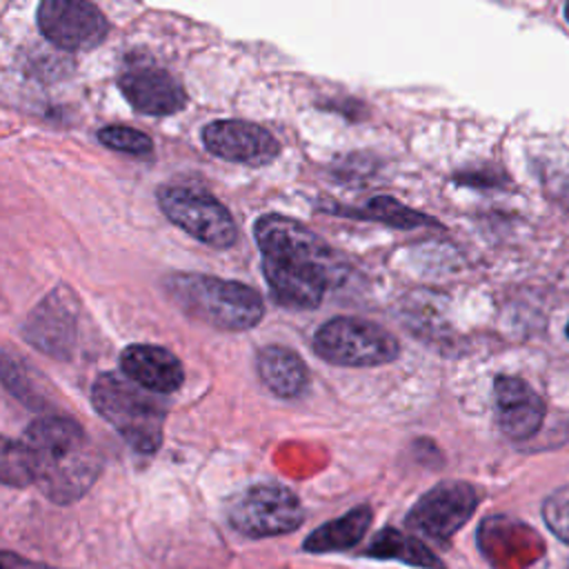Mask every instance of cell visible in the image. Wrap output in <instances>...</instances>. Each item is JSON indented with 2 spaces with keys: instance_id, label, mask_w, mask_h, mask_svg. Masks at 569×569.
I'll return each mask as SVG.
<instances>
[{
  "instance_id": "7a4b0ae2",
  "label": "cell",
  "mask_w": 569,
  "mask_h": 569,
  "mask_svg": "<svg viewBox=\"0 0 569 569\" xmlns=\"http://www.w3.org/2000/svg\"><path fill=\"white\" fill-rule=\"evenodd\" d=\"M33 458L36 485L60 505L82 498L100 473V456L84 429L62 416L33 420L22 440Z\"/></svg>"
},
{
  "instance_id": "8fae6325",
  "label": "cell",
  "mask_w": 569,
  "mask_h": 569,
  "mask_svg": "<svg viewBox=\"0 0 569 569\" xmlns=\"http://www.w3.org/2000/svg\"><path fill=\"white\" fill-rule=\"evenodd\" d=\"M204 149L222 160L240 164H267L278 153L276 138L247 120H216L202 129Z\"/></svg>"
},
{
  "instance_id": "cb8c5ba5",
  "label": "cell",
  "mask_w": 569,
  "mask_h": 569,
  "mask_svg": "<svg viewBox=\"0 0 569 569\" xmlns=\"http://www.w3.org/2000/svg\"><path fill=\"white\" fill-rule=\"evenodd\" d=\"M567 338H569V322H567Z\"/></svg>"
},
{
  "instance_id": "9c48e42d",
  "label": "cell",
  "mask_w": 569,
  "mask_h": 569,
  "mask_svg": "<svg viewBox=\"0 0 569 569\" xmlns=\"http://www.w3.org/2000/svg\"><path fill=\"white\" fill-rule=\"evenodd\" d=\"M38 29L60 49L84 51L104 40L109 24L102 11L89 2L47 0L38 7Z\"/></svg>"
},
{
  "instance_id": "7402d4cb",
  "label": "cell",
  "mask_w": 569,
  "mask_h": 569,
  "mask_svg": "<svg viewBox=\"0 0 569 569\" xmlns=\"http://www.w3.org/2000/svg\"><path fill=\"white\" fill-rule=\"evenodd\" d=\"M0 569H53V567L22 558L13 551H0Z\"/></svg>"
},
{
  "instance_id": "4fadbf2b",
  "label": "cell",
  "mask_w": 569,
  "mask_h": 569,
  "mask_svg": "<svg viewBox=\"0 0 569 569\" xmlns=\"http://www.w3.org/2000/svg\"><path fill=\"white\" fill-rule=\"evenodd\" d=\"M118 84L133 109L147 116H169L184 107L187 93L180 82L164 69L153 64L127 67Z\"/></svg>"
},
{
  "instance_id": "ffe728a7",
  "label": "cell",
  "mask_w": 569,
  "mask_h": 569,
  "mask_svg": "<svg viewBox=\"0 0 569 569\" xmlns=\"http://www.w3.org/2000/svg\"><path fill=\"white\" fill-rule=\"evenodd\" d=\"M98 140L109 149H116L122 153H133V156H147L153 149V142L147 133H142L133 127H122V124L102 127L98 131Z\"/></svg>"
},
{
  "instance_id": "ac0fdd59",
  "label": "cell",
  "mask_w": 569,
  "mask_h": 569,
  "mask_svg": "<svg viewBox=\"0 0 569 569\" xmlns=\"http://www.w3.org/2000/svg\"><path fill=\"white\" fill-rule=\"evenodd\" d=\"M349 216L378 220V222H385V224H391V227H398V229H413V227L433 222L429 216L405 207L402 202H398L391 196H376L362 209H353Z\"/></svg>"
},
{
  "instance_id": "7c38bea8",
  "label": "cell",
  "mask_w": 569,
  "mask_h": 569,
  "mask_svg": "<svg viewBox=\"0 0 569 569\" xmlns=\"http://www.w3.org/2000/svg\"><path fill=\"white\" fill-rule=\"evenodd\" d=\"M493 402L498 427L509 440L531 438L547 413L540 393L518 376H498L493 380Z\"/></svg>"
},
{
  "instance_id": "5b68a950",
  "label": "cell",
  "mask_w": 569,
  "mask_h": 569,
  "mask_svg": "<svg viewBox=\"0 0 569 569\" xmlns=\"http://www.w3.org/2000/svg\"><path fill=\"white\" fill-rule=\"evenodd\" d=\"M313 351L338 367H378L396 360L400 345L393 333L376 322L338 316L318 327Z\"/></svg>"
},
{
  "instance_id": "5bb4252c",
  "label": "cell",
  "mask_w": 569,
  "mask_h": 569,
  "mask_svg": "<svg viewBox=\"0 0 569 569\" xmlns=\"http://www.w3.org/2000/svg\"><path fill=\"white\" fill-rule=\"evenodd\" d=\"M124 378L151 393H171L182 380L184 371L180 360L158 345H131L120 356Z\"/></svg>"
},
{
  "instance_id": "52a82bcc",
  "label": "cell",
  "mask_w": 569,
  "mask_h": 569,
  "mask_svg": "<svg viewBox=\"0 0 569 569\" xmlns=\"http://www.w3.org/2000/svg\"><path fill=\"white\" fill-rule=\"evenodd\" d=\"M302 505L293 491L282 485H256L236 496L229 507V522L249 538L282 536L300 527Z\"/></svg>"
},
{
  "instance_id": "30bf717a",
  "label": "cell",
  "mask_w": 569,
  "mask_h": 569,
  "mask_svg": "<svg viewBox=\"0 0 569 569\" xmlns=\"http://www.w3.org/2000/svg\"><path fill=\"white\" fill-rule=\"evenodd\" d=\"M78 305L67 287L49 293L24 320V340L53 358H69L78 336Z\"/></svg>"
},
{
  "instance_id": "277c9868",
  "label": "cell",
  "mask_w": 569,
  "mask_h": 569,
  "mask_svg": "<svg viewBox=\"0 0 569 569\" xmlns=\"http://www.w3.org/2000/svg\"><path fill=\"white\" fill-rule=\"evenodd\" d=\"M93 409L138 451L153 453L162 442L164 405L124 376L102 373L91 387Z\"/></svg>"
},
{
  "instance_id": "9a60e30c",
  "label": "cell",
  "mask_w": 569,
  "mask_h": 569,
  "mask_svg": "<svg viewBox=\"0 0 569 569\" xmlns=\"http://www.w3.org/2000/svg\"><path fill=\"white\" fill-rule=\"evenodd\" d=\"M256 367L262 385L280 398L300 396L309 382L307 367L300 356L280 345L262 347L258 351Z\"/></svg>"
},
{
  "instance_id": "d6986e66",
  "label": "cell",
  "mask_w": 569,
  "mask_h": 569,
  "mask_svg": "<svg viewBox=\"0 0 569 569\" xmlns=\"http://www.w3.org/2000/svg\"><path fill=\"white\" fill-rule=\"evenodd\" d=\"M0 482L9 487L36 485V469L29 447L7 436H0Z\"/></svg>"
},
{
  "instance_id": "2e32d148",
  "label": "cell",
  "mask_w": 569,
  "mask_h": 569,
  "mask_svg": "<svg viewBox=\"0 0 569 569\" xmlns=\"http://www.w3.org/2000/svg\"><path fill=\"white\" fill-rule=\"evenodd\" d=\"M365 556L376 560H400L420 569H447L440 556L418 536L393 527L380 529L365 549Z\"/></svg>"
},
{
  "instance_id": "6da1fadb",
  "label": "cell",
  "mask_w": 569,
  "mask_h": 569,
  "mask_svg": "<svg viewBox=\"0 0 569 569\" xmlns=\"http://www.w3.org/2000/svg\"><path fill=\"white\" fill-rule=\"evenodd\" d=\"M256 242L269 291L284 307H318L325 291L347 273L342 258L322 238L287 216L258 218Z\"/></svg>"
},
{
  "instance_id": "44dd1931",
  "label": "cell",
  "mask_w": 569,
  "mask_h": 569,
  "mask_svg": "<svg viewBox=\"0 0 569 569\" xmlns=\"http://www.w3.org/2000/svg\"><path fill=\"white\" fill-rule=\"evenodd\" d=\"M545 520L560 538L569 540V489L551 496L545 502Z\"/></svg>"
},
{
  "instance_id": "3957f363",
  "label": "cell",
  "mask_w": 569,
  "mask_h": 569,
  "mask_svg": "<svg viewBox=\"0 0 569 569\" xmlns=\"http://www.w3.org/2000/svg\"><path fill=\"white\" fill-rule=\"evenodd\" d=\"M171 300L193 320L224 331H244L260 322L262 298L249 284L204 273H171L164 280Z\"/></svg>"
},
{
  "instance_id": "8992f818",
  "label": "cell",
  "mask_w": 569,
  "mask_h": 569,
  "mask_svg": "<svg viewBox=\"0 0 569 569\" xmlns=\"http://www.w3.org/2000/svg\"><path fill=\"white\" fill-rule=\"evenodd\" d=\"M162 213L196 240L227 249L236 242L238 229L222 202L191 187H164L158 193Z\"/></svg>"
},
{
  "instance_id": "e0dca14e",
  "label": "cell",
  "mask_w": 569,
  "mask_h": 569,
  "mask_svg": "<svg viewBox=\"0 0 569 569\" xmlns=\"http://www.w3.org/2000/svg\"><path fill=\"white\" fill-rule=\"evenodd\" d=\"M371 518H373V513L367 505L353 507L345 516H340L336 520H329V522L320 525L318 529H313L307 536L302 547H305V551H311V553L347 551L365 538V533L371 525Z\"/></svg>"
},
{
  "instance_id": "ba28073f",
  "label": "cell",
  "mask_w": 569,
  "mask_h": 569,
  "mask_svg": "<svg viewBox=\"0 0 569 569\" xmlns=\"http://www.w3.org/2000/svg\"><path fill=\"white\" fill-rule=\"evenodd\" d=\"M478 507V491L462 480H445L431 487L411 507L405 525L416 536H425L433 542H447L462 525L473 516Z\"/></svg>"
},
{
  "instance_id": "603a6c76",
  "label": "cell",
  "mask_w": 569,
  "mask_h": 569,
  "mask_svg": "<svg viewBox=\"0 0 569 569\" xmlns=\"http://www.w3.org/2000/svg\"><path fill=\"white\" fill-rule=\"evenodd\" d=\"M565 16H567V22H569V4L565 7Z\"/></svg>"
}]
</instances>
